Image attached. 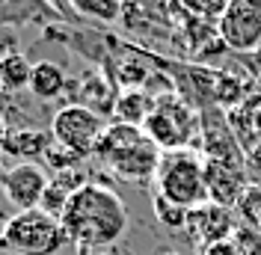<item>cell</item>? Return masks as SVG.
I'll return each instance as SVG.
<instances>
[{
	"label": "cell",
	"instance_id": "603a6c76",
	"mask_svg": "<svg viewBox=\"0 0 261 255\" xmlns=\"http://www.w3.org/2000/svg\"><path fill=\"white\" fill-rule=\"evenodd\" d=\"M252 128H255V137L261 140V101H255V110H252Z\"/></svg>",
	"mask_w": 261,
	"mask_h": 255
},
{
	"label": "cell",
	"instance_id": "2e32d148",
	"mask_svg": "<svg viewBox=\"0 0 261 255\" xmlns=\"http://www.w3.org/2000/svg\"><path fill=\"white\" fill-rule=\"evenodd\" d=\"M68 6L92 21H116L122 15V0H68Z\"/></svg>",
	"mask_w": 261,
	"mask_h": 255
},
{
	"label": "cell",
	"instance_id": "8992f818",
	"mask_svg": "<svg viewBox=\"0 0 261 255\" xmlns=\"http://www.w3.org/2000/svg\"><path fill=\"white\" fill-rule=\"evenodd\" d=\"M104 131H107L104 116L86 104H68L63 110H57L50 119V137H54L57 148H63L74 160L95 155Z\"/></svg>",
	"mask_w": 261,
	"mask_h": 255
},
{
	"label": "cell",
	"instance_id": "ac0fdd59",
	"mask_svg": "<svg viewBox=\"0 0 261 255\" xmlns=\"http://www.w3.org/2000/svg\"><path fill=\"white\" fill-rule=\"evenodd\" d=\"M71 187H63V184H60V181H54V184H50L48 190H45V196H42V211H45V214H50V217H57V220H60V217H63V211H65V205H68V199H71Z\"/></svg>",
	"mask_w": 261,
	"mask_h": 255
},
{
	"label": "cell",
	"instance_id": "9a60e30c",
	"mask_svg": "<svg viewBox=\"0 0 261 255\" xmlns=\"http://www.w3.org/2000/svg\"><path fill=\"white\" fill-rule=\"evenodd\" d=\"M238 217H244V225L261 235V184H246V190L238 199Z\"/></svg>",
	"mask_w": 261,
	"mask_h": 255
},
{
	"label": "cell",
	"instance_id": "4fadbf2b",
	"mask_svg": "<svg viewBox=\"0 0 261 255\" xmlns=\"http://www.w3.org/2000/svg\"><path fill=\"white\" fill-rule=\"evenodd\" d=\"M30 78H33V65L24 54H3L0 57V86L9 89V92H18L24 86H30Z\"/></svg>",
	"mask_w": 261,
	"mask_h": 255
},
{
	"label": "cell",
	"instance_id": "d4e9b609",
	"mask_svg": "<svg viewBox=\"0 0 261 255\" xmlns=\"http://www.w3.org/2000/svg\"><path fill=\"white\" fill-rule=\"evenodd\" d=\"M0 89H3V86H0Z\"/></svg>",
	"mask_w": 261,
	"mask_h": 255
},
{
	"label": "cell",
	"instance_id": "3957f363",
	"mask_svg": "<svg viewBox=\"0 0 261 255\" xmlns=\"http://www.w3.org/2000/svg\"><path fill=\"white\" fill-rule=\"evenodd\" d=\"M158 196L169 199L178 208H199L208 202L205 187V158L196 148H178V151H163L158 172H154Z\"/></svg>",
	"mask_w": 261,
	"mask_h": 255
},
{
	"label": "cell",
	"instance_id": "5b68a950",
	"mask_svg": "<svg viewBox=\"0 0 261 255\" xmlns=\"http://www.w3.org/2000/svg\"><path fill=\"white\" fill-rule=\"evenodd\" d=\"M143 131L161 151H178V148H190L193 143H199L202 122L187 104V98L161 95L154 98V107L143 122Z\"/></svg>",
	"mask_w": 261,
	"mask_h": 255
},
{
	"label": "cell",
	"instance_id": "52a82bcc",
	"mask_svg": "<svg viewBox=\"0 0 261 255\" xmlns=\"http://www.w3.org/2000/svg\"><path fill=\"white\" fill-rule=\"evenodd\" d=\"M0 187H3V196L18 211H33L42 205V196L50 187V181L48 172L36 160H21L15 166H9L6 172H0Z\"/></svg>",
	"mask_w": 261,
	"mask_h": 255
},
{
	"label": "cell",
	"instance_id": "5bb4252c",
	"mask_svg": "<svg viewBox=\"0 0 261 255\" xmlns=\"http://www.w3.org/2000/svg\"><path fill=\"white\" fill-rule=\"evenodd\" d=\"M48 140H54L48 134H42V131H15V134H6L3 137V148L9 151V155H18V158H39V155H45L48 151Z\"/></svg>",
	"mask_w": 261,
	"mask_h": 255
},
{
	"label": "cell",
	"instance_id": "e0dca14e",
	"mask_svg": "<svg viewBox=\"0 0 261 255\" xmlns=\"http://www.w3.org/2000/svg\"><path fill=\"white\" fill-rule=\"evenodd\" d=\"M151 208H154V217H158L166 228H187V208L172 205L169 199H163L158 193H154V199H151Z\"/></svg>",
	"mask_w": 261,
	"mask_h": 255
},
{
	"label": "cell",
	"instance_id": "ba28073f",
	"mask_svg": "<svg viewBox=\"0 0 261 255\" xmlns=\"http://www.w3.org/2000/svg\"><path fill=\"white\" fill-rule=\"evenodd\" d=\"M187 232H190L196 238V243H202V249H205V246H211V243L234 238L238 220H234V211H231V208L205 202V205L187 211Z\"/></svg>",
	"mask_w": 261,
	"mask_h": 255
},
{
	"label": "cell",
	"instance_id": "44dd1931",
	"mask_svg": "<svg viewBox=\"0 0 261 255\" xmlns=\"http://www.w3.org/2000/svg\"><path fill=\"white\" fill-rule=\"evenodd\" d=\"M244 158H246V166H252V169H261V140H255V143L246 148Z\"/></svg>",
	"mask_w": 261,
	"mask_h": 255
},
{
	"label": "cell",
	"instance_id": "484cf974",
	"mask_svg": "<svg viewBox=\"0 0 261 255\" xmlns=\"http://www.w3.org/2000/svg\"><path fill=\"white\" fill-rule=\"evenodd\" d=\"M163 255H166V252H163Z\"/></svg>",
	"mask_w": 261,
	"mask_h": 255
},
{
	"label": "cell",
	"instance_id": "7402d4cb",
	"mask_svg": "<svg viewBox=\"0 0 261 255\" xmlns=\"http://www.w3.org/2000/svg\"><path fill=\"white\" fill-rule=\"evenodd\" d=\"M228 6L246 9V12H261V0H228Z\"/></svg>",
	"mask_w": 261,
	"mask_h": 255
},
{
	"label": "cell",
	"instance_id": "ffe728a7",
	"mask_svg": "<svg viewBox=\"0 0 261 255\" xmlns=\"http://www.w3.org/2000/svg\"><path fill=\"white\" fill-rule=\"evenodd\" d=\"M202 255H244V249L238 246V240H234V238H228V240H220V243L205 246Z\"/></svg>",
	"mask_w": 261,
	"mask_h": 255
},
{
	"label": "cell",
	"instance_id": "9c48e42d",
	"mask_svg": "<svg viewBox=\"0 0 261 255\" xmlns=\"http://www.w3.org/2000/svg\"><path fill=\"white\" fill-rule=\"evenodd\" d=\"M217 33H220V42L226 48L249 54V50L261 48V12L226 6V12L217 21Z\"/></svg>",
	"mask_w": 261,
	"mask_h": 255
},
{
	"label": "cell",
	"instance_id": "30bf717a",
	"mask_svg": "<svg viewBox=\"0 0 261 255\" xmlns=\"http://www.w3.org/2000/svg\"><path fill=\"white\" fill-rule=\"evenodd\" d=\"M205 187H208V202L234 208L241 193L246 190V169L238 166V163H223V160L205 158Z\"/></svg>",
	"mask_w": 261,
	"mask_h": 255
},
{
	"label": "cell",
	"instance_id": "d6986e66",
	"mask_svg": "<svg viewBox=\"0 0 261 255\" xmlns=\"http://www.w3.org/2000/svg\"><path fill=\"white\" fill-rule=\"evenodd\" d=\"M190 12H196L199 18H214V21H220V15L226 12L228 0H181Z\"/></svg>",
	"mask_w": 261,
	"mask_h": 255
},
{
	"label": "cell",
	"instance_id": "cb8c5ba5",
	"mask_svg": "<svg viewBox=\"0 0 261 255\" xmlns=\"http://www.w3.org/2000/svg\"><path fill=\"white\" fill-rule=\"evenodd\" d=\"M95 255H107V252H95Z\"/></svg>",
	"mask_w": 261,
	"mask_h": 255
},
{
	"label": "cell",
	"instance_id": "277c9868",
	"mask_svg": "<svg viewBox=\"0 0 261 255\" xmlns=\"http://www.w3.org/2000/svg\"><path fill=\"white\" fill-rule=\"evenodd\" d=\"M68 238L57 217L45 214L42 208L15 211L0 228V246L15 255H54L60 252Z\"/></svg>",
	"mask_w": 261,
	"mask_h": 255
},
{
	"label": "cell",
	"instance_id": "6da1fadb",
	"mask_svg": "<svg viewBox=\"0 0 261 255\" xmlns=\"http://www.w3.org/2000/svg\"><path fill=\"white\" fill-rule=\"evenodd\" d=\"M60 223L71 246H77L83 255H95L104 246L122 240L128 228V208L116 190L95 181H83L71 193Z\"/></svg>",
	"mask_w": 261,
	"mask_h": 255
},
{
	"label": "cell",
	"instance_id": "8fae6325",
	"mask_svg": "<svg viewBox=\"0 0 261 255\" xmlns=\"http://www.w3.org/2000/svg\"><path fill=\"white\" fill-rule=\"evenodd\" d=\"M30 92L39 101H54L65 92V71L50 60L33 65V78H30Z\"/></svg>",
	"mask_w": 261,
	"mask_h": 255
},
{
	"label": "cell",
	"instance_id": "7a4b0ae2",
	"mask_svg": "<svg viewBox=\"0 0 261 255\" xmlns=\"http://www.w3.org/2000/svg\"><path fill=\"white\" fill-rule=\"evenodd\" d=\"M95 158L119 178L134 181V184H146L158 172L163 151L148 140V134L140 125L113 122L104 131V137L95 148Z\"/></svg>",
	"mask_w": 261,
	"mask_h": 255
},
{
	"label": "cell",
	"instance_id": "7c38bea8",
	"mask_svg": "<svg viewBox=\"0 0 261 255\" xmlns=\"http://www.w3.org/2000/svg\"><path fill=\"white\" fill-rule=\"evenodd\" d=\"M154 107V98H148L146 92H140V89H128V92H122V95L113 101V110L119 116V122H125V125H140L148 119V113Z\"/></svg>",
	"mask_w": 261,
	"mask_h": 255
}]
</instances>
